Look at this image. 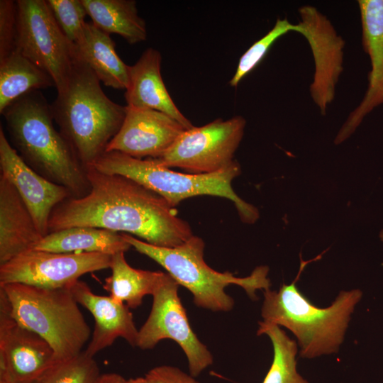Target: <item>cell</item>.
I'll list each match as a JSON object with an SVG mask.
<instances>
[{
  "label": "cell",
  "mask_w": 383,
  "mask_h": 383,
  "mask_svg": "<svg viewBox=\"0 0 383 383\" xmlns=\"http://www.w3.org/2000/svg\"><path fill=\"white\" fill-rule=\"evenodd\" d=\"M90 186L84 196L69 197L52 211L48 233L86 226L126 232L158 247L174 248L192 235L189 224L162 196L123 175L86 167Z\"/></svg>",
  "instance_id": "1"
},
{
  "label": "cell",
  "mask_w": 383,
  "mask_h": 383,
  "mask_svg": "<svg viewBox=\"0 0 383 383\" xmlns=\"http://www.w3.org/2000/svg\"><path fill=\"white\" fill-rule=\"evenodd\" d=\"M1 114L13 147L27 165L67 188L72 197L89 192L86 169L65 137L55 128L51 105L39 90L20 97Z\"/></svg>",
  "instance_id": "2"
},
{
  "label": "cell",
  "mask_w": 383,
  "mask_h": 383,
  "mask_svg": "<svg viewBox=\"0 0 383 383\" xmlns=\"http://www.w3.org/2000/svg\"><path fill=\"white\" fill-rule=\"evenodd\" d=\"M51 108L60 132L85 169L105 152L126 114V106L105 94L99 79L77 55L67 84Z\"/></svg>",
  "instance_id": "3"
},
{
  "label": "cell",
  "mask_w": 383,
  "mask_h": 383,
  "mask_svg": "<svg viewBox=\"0 0 383 383\" xmlns=\"http://www.w3.org/2000/svg\"><path fill=\"white\" fill-rule=\"evenodd\" d=\"M320 257L301 259L299 274L290 284H283L278 291L265 290L261 309L262 321L289 329L298 340L300 356L309 359L338 351L351 314L362 296V291L355 289L341 291L327 308L312 304L296 282L306 264Z\"/></svg>",
  "instance_id": "4"
},
{
  "label": "cell",
  "mask_w": 383,
  "mask_h": 383,
  "mask_svg": "<svg viewBox=\"0 0 383 383\" xmlns=\"http://www.w3.org/2000/svg\"><path fill=\"white\" fill-rule=\"evenodd\" d=\"M122 235L131 247L157 262L179 285L187 289L198 307L212 311H230L234 301L225 289L231 284L241 287L252 299H256L257 290L270 289L267 266L257 267L245 277H237L231 272H219L211 268L204 259V242L198 236L192 235L174 248H163L127 233Z\"/></svg>",
  "instance_id": "5"
},
{
  "label": "cell",
  "mask_w": 383,
  "mask_h": 383,
  "mask_svg": "<svg viewBox=\"0 0 383 383\" xmlns=\"http://www.w3.org/2000/svg\"><path fill=\"white\" fill-rule=\"evenodd\" d=\"M90 166L104 173L127 177L160 194L173 207L190 197L210 195L233 201L244 223L252 224L259 218L257 208L240 199L232 187L233 179L240 173V166L234 160L214 172L184 174L160 165L155 158L143 160L111 151Z\"/></svg>",
  "instance_id": "6"
},
{
  "label": "cell",
  "mask_w": 383,
  "mask_h": 383,
  "mask_svg": "<svg viewBox=\"0 0 383 383\" xmlns=\"http://www.w3.org/2000/svg\"><path fill=\"white\" fill-rule=\"evenodd\" d=\"M0 291L12 316L50 344L56 362L82 352L91 330L69 287L48 289L10 283L0 285Z\"/></svg>",
  "instance_id": "7"
},
{
  "label": "cell",
  "mask_w": 383,
  "mask_h": 383,
  "mask_svg": "<svg viewBox=\"0 0 383 383\" xmlns=\"http://www.w3.org/2000/svg\"><path fill=\"white\" fill-rule=\"evenodd\" d=\"M16 50L47 72L57 92L66 86L77 54L47 0H17Z\"/></svg>",
  "instance_id": "8"
},
{
  "label": "cell",
  "mask_w": 383,
  "mask_h": 383,
  "mask_svg": "<svg viewBox=\"0 0 383 383\" xmlns=\"http://www.w3.org/2000/svg\"><path fill=\"white\" fill-rule=\"evenodd\" d=\"M179 284L165 273L152 294L150 314L138 331L137 347L153 348L160 341L170 339L184 351L190 374L199 375L213 364V355L193 331L178 295Z\"/></svg>",
  "instance_id": "9"
},
{
  "label": "cell",
  "mask_w": 383,
  "mask_h": 383,
  "mask_svg": "<svg viewBox=\"0 0 383 383\" xmlns=\"http://www.w3.org/2000/svg\"><path fill=\"white\" fill-rule=\"evenodd\" d=\"M246 121L241 116L216 119L200 127L184 130L159 158L167 167H179L192 174L216 172L233 160L242 140Z\"/></svg>",
  "instance_id": "10"
},
{
  "label": "cell",
  "mask_w": 383,
  "mask_h": 383,
  "mask_svg": "<svg viewBox=\"0 0 383 383\" xmlns=\"http://www.w3.org/2000/svg\"><path fill=\"white\" fill-rule=\"evenodd\" d=\"M111 255L98 252L57 253L29 250L0 265V285L21 283L67 287L84 274L110 268Z\"/></svg>",
  "instance_id": "11"
},
{
  "label": "cell",
  "mask_w": 383,
  "mask_h": 383,
  "mask_svg": "<svg viewBox=\"0 0 383 383\" xmlns=\"http://www.w3.org/2000/svg\"><path fill=\"white\" fill-rule=\"evenodd\" d=\"M55 362L50 344L18 323L0 291V383H34Z\"/></svg>",
  "instance_id": "12"
},
{
  "label": "cell",
  "mask_w": 383,
  "mask_h": 383,
  "mask_svg": "<svg viewBox=\"0 0 383 383\" xmlns=\"http://www.w3.org/2000/svg\"><path fill=\"white\" fill-rule=\"evenodd\" d=\"M301 21L296 32L308 40L315 62L311 95L322 114L335 97V85L343 71V49L345 42L333 26L316 9L305 6L299 9Z\"/></svg>",
  "instance_id": "13"
},
{
  "label": "cell",
  "mask_w": 383,
  "mask_h": 383,
  "mask_svg": "<svg viewBox=\"0 0 383 383\" xmlns=\"http://www.w3.org/2000/svg\"><path fill=\"white\" fill-rule=\"evenodd\" d=\"M184 130L165 113L126 105L123 123L105 152L117 151L138 159L159 158Z\"/></svg>",
  "instance_id": "14"
},
{
  "label": "cell",
  "mask_w": 383,
  "mask_h": 383,
  "mask_svg": "<svg viewBox=\"0 0 383 383\" xmlns=\"http://www.w3.org/2000/svg\"><path fill=\"white\" fill-rule=\"evenodd\" d=\"M1 174L14 186L30 211L40 233H48V221L53 209L72 197L70 191L32 169L9 142L0 127Z\"/></svg>",
  "instance_id": "15"
},
{
  "label": "cell",
  "mask_w": 383,
  "mask_h": 383,
  "mask_svg": "<svg viewBox=\"0 0 383 383\" xmlns=\"http://www.w3.org/2000/svg\"><path fill=\"white\" fill-rule=\"evenodd\" d=\"M362 46L370 55L372 70L368 88L360 104L350 114L338 132L335 144L349 138L366 114L383 104V0H359Z\"/></svg>",
  "instance_id": "16"
},
{
  "label": "cell",
  "mask_w": 383,
  "mask_h": 383,
  "mask_svg": "<svg viewBox=\"0 0 383 383\" xmlns=\"http://www.w3.org/2000/svg\"><path fill=\"white\" fill-rule=\"evenodd\" d=\"M69 288L76 301L93 316L94 327L85 353L94 357L102 350L111 346L118 338L126 340L131 346L137 347L138 329L135 324L130 308L110 296L94 293L84 282L77 280Z\"/></svg>",
  "instance_id": "17"
},
{
  "label": "cell",
  "mask_w": 383,
  "mask_h": 383,
  "mask_svg": "<svg viewBox=\"0 0 383 383\" xmlns=\"http://www.w3.org/2000/svg\"><path fill=\"white\" fill-rule=\"evenodd\" d=\"M161 62L160 52L148 48L134 65L129 66V84L125 92L127 106L161 111L185 129L191 128L194 126L177 107L164 84Z\"/></svg>",
  "instance_id": "18"
},
{
  "label": "cell",
  "mask_w": 383,
  "mask_h": 383,
  "mask_svg": "<svg viewBox=\"0 0 383 383\" xmlns=\"http://www.w3.org/2000/svg\"><path fill=\"white\" fill-rule=\"evenodd\" d=\"M43 238L17 190L1 174L0 265L31 250Z\"/></svg>",
  "instance_id": "19"
},
{
  "label": "cell",
  "mask_w": 383,
  "mask_h": 383,
  "mask_svg": "<svg viewBox=\"0 0 383 383\" xmlns=\"http://www.w3.org/2000/svg\"><path fill=\"white\" fill-rule=\"evenodd\" d=\"M76 54L104 85L126 89L129 84V65L118 55L110 34L86 22L82 35L74 44Z\"/></svg>",
  "instance_id": "20"
},
{
  "label": "cell",
  "mask_w": 383,
  "mask_h": 383,
  "mask_svg": "<svg viewBox=\"0 0 383 383\" xmlns=\"http://www.w3.org/2000/svg\"><path fill=\"white\" fill-rule=\"evenodd\" d=\"M131 248L123 235L117 232L78 226L49 233L31 250L57 253L98 252L112 255L125 252Z\"/></svg>",
  "instance_id": "21"
},
{
  "label": "cell",
  "mask_w": 383,
  "mask_h": 383,
  "mask_svg": "<svg viewBox=\"0 0 383 383\" xmlns=\"http://www.w3.org/2000/svg\"><path fill=\"white\" fill-rule=\"evenodd\" d=\"M92 23L101 30L122 36L128 43L147 39L146 23L134 0H82Z\"/></svg>",
  "instance_id": "22"
},
{
  "label": "cell",
  "mask_w": 383,
  "mask_h": 383,
  "mask_svg": "<svg viewBox=\"0 0 383 383\" xmlns=\"http://www.w3.org/2000/svg\"><path fill=\"white\" fill-rule=\"evenodd\" d=\"M111 274L105 279L104 289L115 301L135 309L143 298L154 294L165 272L135 269L126 262L124 252L111 255Z\"/></svg>",
  "instance_id": "23"
},
{
  "label": "cell",
  "mask_w": 383,
  "mask_h": 383,
  "mask_svg": "<svg viewBox=\"0 0 383 383\" xmlns=\"http://www.w3.org/2000/svg\"><path fill=\"white\" fill-rule=\"evenodd\" d=\"M55 87L52 78L19 52L0 60V113L23 95Z\"/></svg>",
  "instance_id": "24"
},
{
  "label": "cell",
  "mask_w": 383,
  "mask_h": 383,
  "mask_svg": "<svg viewBox=\"0 0 383 383\" xmlns=\"http://www.w3.org/2000/svg\"><path fill=\"white\" fill-rule=\"evenodd\" d=\"M257 334L267 335L274 350L272 365L262 383H309L296 370V342L280 326L261 321Z\"/></svg>",
  "instance_id": "25"
},
{
  "label": "cell",
  "mask_w": 383,
  "mask_h": 383,
  "mask_svg": "<svg viewBox=\"0 0 383 383\" xmlns=\"http://www.w3.org/2000/svg\"><path fill=\"white\" fill-rule=\"evenodd\" d=\"M100 374L94 357L83 350L76 357L55 362L34 383H96Z\"/></svg>",
  "instance_id": "26"
},
{
  "label": "cell",
  "mask_w": 383,
  "mask_h": 383,
  "mask_svg": "<svg viewBox=\"0 0 383 383\" xmlns=\"http://www.w3.org/2000/svg\"><path fill=\"white\" fill-rule=\"evenodd\" d=\"M291 30H296V24H292L287 18H278L274 27L240 57L236 71L229 82L230 85L237 87L240 80L260 63L274 43Z\"/></svg>",
  "instance_id": "27"
},
{
  "label": "cell",
  "mask_w": 383,
  "mask_h": 383,
  "mask_svg": "<svg viewBox=\"0 0 383 383\" xmlns=\"http://www.w3.org/2000/svg\"><path fill=\"white\" fill-rule=\"evenodd\" d=\"M52 13L66 38L75 44L81 35L87 15L82 0H47Z\"/></svg>",
  "instance_id": "28"
},
{
  "label": "cell",
  "mask_w": 383,
  "mask_h": 383,
  "mask_svg": "<svg viewBox=\"0 0 383 383\" xmlns=\"http://www.w3.org/2000/svg\"><path fill=\"white\" fill-rule=\"evenodd\" d=\"M16 1H0V60L16 50Z\"/></svg>",
  "instance_id": "29"
},
{
  "label": "cell",
  "mask_w": 383,
  "mask_h": 383,
  "mask_svg": "<svg viewBox=\"0 0 383 383\" xmlns=\"http://www.w3.org/2000/svg\"><path fill=\"white\" fill-rule=\"evenodd\" d=\"M145 377L151 383H199L192 375L170 365L155 367Z\"/></svg>",
  "instance_id": "30"
},
{
  "label": "cell",
  "mask_w": 383,
  "mask_h": 383,
  "mask_svg": "<svg viewBox=\"0 0 383 383\" xmlns=\"http://www.w3.org/2000/svg\"><path fill=\"white\" fill-rule=\"evenodd\" d=\"M126 379L117 373L101 374L96 383H126Z\"/></svg>",
  "instance_id": "31"
},
{
  "label": "cell",
  "mask_w": 383,
  "mask_h": 383,
  "mask_svg": "<svg viewBox=\"0 0 383 383\" xmlns=\"http://www.w3.org/2000/svg\"><path fill=\"white\" fill-rule=\"evenodd\" d=\"M126 383H151L148 378L145 376L144 377H137L131 378L126 379Z\"/></svg>",
  "instance_id": "32"
}]
</instances>
